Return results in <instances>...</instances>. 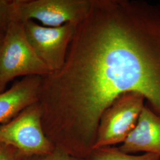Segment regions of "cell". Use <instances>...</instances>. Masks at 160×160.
Segmentation results:
<instances>
[{"label":"cell","mask_w":160,"mask_h":160,"mask_svg":"<svg viewBox=\"0 0 160 160\" xmlns=\"http://www.w3.org/2000/svg\"><path fill=\"white\" fill-rule=\"evenodd\" d=\"M127 92L160 117V6L142 0H92L75 26L62 67L42 77L38 102L55 148L84 159L101 116Z\"/></svg>","instance_id":"cell-1"},{"label":"cell","mask_w":160,"mask_h":160,"mask_svg":"<svg viewBox=\"0 0 160 160\" xmlns=\"http://www.w3.org/2000/svg\"><path fill=\"white\" fill-rule=\"evenodd\" d=\"M50 72L30 45L24 20L15 0H12L10 21L0 46V93L17 77H43Z\"/></svg>","instance_id":"cell-2"},{"label":"cell","mask_w":160,"mask_h":160,"mask_svg":"<svg viewBox=\"0 0 160 160\" xmlns=\"http://www.w3.org/2000/svg\"><path fill=\"white\" fill-rule=\"evenodd\" d=\"M145 100L137 92L116 98L101 116L92 149L123 143L137 125Z\"/></svg>","instance_id":"cell-3"},{"label":"cell","mask_w":160,"mask_h":160,"mask_svg":"<svg viewBox=\"0 0 160 160\" xmlns=\"http://www.w3.org/2000/svg\"><path fill=\"white\" fill-rule=\"evenodd\" d=\"M0 143L13 147L25 156L49 154L55 149L43 130L38 102L0 126Z\"/></svg>","instance_id":"cell-4"},{"label":"cell","mask_w":160,"mask_h":160,"mask_svg":"<svg viewBox=\"0 0 160 160\" xmlns=\"http://www.w3.org/2000/svg\"><path fill=\"white\" fill-rule=\"evenodd\" d=\"M24 24L30 45L50 72L61 68L76 26L66 23L56 28L46 27L30 20L24 21Z\"/></svg>","instance_id":"cell-5"},{"label":"cell","mask_w":160,"mask_h":160,"mask_svg":"<svg viewBox=\"0 0 160 160\" xmlns=\"http://www.w3.org/2000/svg\"><path fill=\"white\" fill-rule=\"evenodd\" d=\"M23 20H37L46 27L77 26L90 10L92 0H15Z\"/></svg>","instance_id":"cell-6"},{"label":"cell","mask_w":160,"mask_h":160,"mask_svg":"<svg viewBox=\"0 0 160 160\" xmlns=\"http://www.w3.org/2000/svg\"><path fill=\"white\" fill-rule=\"evenodd\" d=\"M41 82L40 76L24 77L0 93V126L38 102Z\"/></svg>","instance_id":"cell-7"},{"label":"cell","mask_w":160,"mask_h":160,"mask_svg":"<svg viewBox=\"0 0 160 160\" xmlns=\"http://www.w3.org/2000/svg\"><path fill=\"white\" fill-rule=\"evenodd\" d=\"M127 154L143 152L160 156V117L145 104L137 125L119 147Z\"/></svg>","instance_id":"cell-8"},{"label":"cell","mask_w":160,"mask_h":160,"mask_svg":"<svg viewBox=\"0 0 160 160\" xmlns=\"http://www.w3.org/2000/svg\"><path fill=\"white\" fill-rule=\"evenodd\" d=\"M85 160H160L158 155L145 153L134 155L122 151L114 146L94 149L84 158Z\"/></svg>","instance_id":"cell-9"},{"label":"cell","mask_w":160,"mask_h":160,"mask_svg":"<svg viewBox=\"0 0 160 160\" xmlns=\"http://www.w3.org/2000/svg\"><path fill=\"white\" fill-rule=\"evenodd\" d=\"M22 160H85L75 157L59 149H55L52 152L46 154L25 156Z\"/></svg>","instance_id":"cell-10"},{"label":"cell","mask_w":160,"mask_h":160,"mask_svg":"<svg viewBox=\"0 0 160 160\" xmlns=\"http://www.w3.org/2000/svg\"><path fill=\"white\" fill-rule=\"evenodd\" d=\"M12 0H0V32H6L11 13Z\"/></svg>","instance_id":"cell-11"},{"label":"cell","mask_w":160,"mask_h":160,"mask_svg":"<svg viewBox=\"0 0 160 160\" xmlns=\"http://www.w3.org/2000/svg\"><path fill=\"white\" fill-rule=\"evenodd\" d=\"M24 157L16 149L0 143V160H22Z\"/></svg>","instance_id":"cell-12"},{"label":"cell","mask_w":160,"mask_h":160,"mask_svg":"<svg viewBox=\"0 0 160 160\" xmlns=\"http://www.w3.org/2000/svg\"><path fill=\"white\" fill-rule=\"evenodd\" d=\"M4 33L0 32V46H1V43H2V40H3V39H4Z\"/></svg>","instance_id":"cell-13"}]
</instances>
